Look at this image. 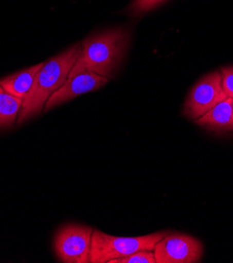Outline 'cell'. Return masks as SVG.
<instances>
[{"mask_svg":"<svg viewBox=\"0 0 233 263\" xmlns=\"http://www.w3.org/2000/svg\"><path fill=\"white\" fill-rule=\"evenodd\" d=\"M232 99V107H233V98H231Z\"/></svg>","mask_w":233,"mask_h":263,"instance_id":"5bb4252c","label":"cell"},{"mask_svg":"<svg viewBox=\"0 0 233 263\" xmlns=\"http://www.w3.org/2000/svg\"><path fill=\"white\" fill-rule=\"evenodd\" d=\"M195 124L214 134H233L232 99L228 97L195 120Z\"/></svg>","mask_w":233,"mask_h":263,"instance_id":"ba28073f","label":"cell"},{"mask_svg":"<svg viewBox=\"0 0 233 263\" xmlns=\"http://www.w3.org/2000/svg\"><path fill=\"white\" fill-rule=\"evenodd\" d=\"M129 42L131 33L125 29L109 30L88 37L83 41L81 54L68 78L82 71L113 78L124 59Z\"/></svg>","mask_w":233,"mask_h":263,"instance_id":"6da1fadb","label":"cell"},{"mask_svg":"<svg viewBox=\"0 0 233 263\" xmlns=\"http://www.w3.org/2000/svg\"><path fill=\"white\" fill-rule=\"evenodd\" d=\"M155 263H196L203 255V246L192 236L166 234L155 245Z\"/></svg>","mask_w":233,"mask_h":263,"instance_id":"8992f818","label":"cell"},{"mask_svg":"<svg viewBox=\"0 0 233 263\" xmlns=\"http://www.w3.org/2000/svg\"><path fill=\"white\" fill-rule=\"evenodd\" d=\"M165 2H167V0H133V3L128 8V12L135 17L141 16Z\"/></svg>","mask_w":233,"mask_h":263,"instance_id":"7c38bea8","label":"cell"},{"mask_svg":"<svg viewBox=\"0 0 233 263\" xmlns=\"http://www.w3.org/2000/svg\"><path fill=\"white\" fill-rule=\"evenodd\" d=\"M93 228L66 224L56 235L55 252L62 262L86 263L89 260Z\"/></svg>","mask_w":233,"mask_h":263,"instance_id":"277c9868","label":"cell"},{"mask_svg":"<svg viewBox=\"0 0 233 263\" xmlns=\"http://www.w3.org/2000/svg\"><path fill=\"white\" fill-rule=\"evenodd\" d=\"M21 105V98L9 93L0 86V128L11 127L16 123Z\"/></svg>","mask_w":233,"mask_h":263,"instance_id":"30bf717a","label":"cell"},{"mask_svg":"<svg viewBox=\"0 0 233 263\" xmlns=\"http://www.w3.org/2000/svg\"><path fill=\"white\" fill-rule=\"evenodd\" d=\"M166 232H159L139 237H117L94 230L89 253L91 263H109L113 259L131 255L138 251H153Z\"/></svg>","mask_w":233,"mask_h":263,"instance_id":"3957f363","label":"cell"},{"mask_svg":"<svg viewBox=\"0 0 233 263\" xmlns=\"http://www.w3.org/2000/svg\"><path fill=\"white\" fill-rule=\"evenodd\" d=\"M81 50V45L76 44L43 63L35 77L31 90L22 99L17 124L28 121L44 110L45 104L50 96L66 82Z\"/></svg>","mask_w":233,"mask_h":263,"instance_id":"7a4b0ae2","label":"cell"},{"mask_svg":"<svg viewBox=\"0 0 233 263\" xmlns=\"http://www.w3.org/2000/svg\"><path fill=\"white\" fill-rule=\"evenodd\" d=\"M222 74L218 71L205 76L190 90L184 106V115L190 120H198L217 104L227 99Z\"/></svg>","mask_w":233,"mask_h":263,"instance_id":"5b68a950","label":"cell"},{"mask_svg":"<svg viewBox=\"0 0 233 263\" xmlns=\"http://www.w3.org/2000/svg\"><path fill=\"white\" fill-rule=\"evenodd\" d=\"M221 74L222 85L226 95L230 98H233V66L223 68Z\"/></svg>","mask_w":233,"mask_h":263,"instance_id":"4fadbf2b","label":"cell"},{"mask_svg":"<svg viewBox=\"0 0 233 263\" xmlns=\"http://www.w3.org/2000/svg\"><path fill=\"white\" fill-rule=\"evenodd\" d=\"M109 263H155V258L152 251L144 250L121 258L113 259Z\"/></svg>","mask_w":233,"mask_h":263,"instance_id":"8fae6325","label":"cell"},{"mask_svg":"<svg viewBox=\"0 0 233 263\" xmlns=\"http://www.w3.org/2000/svg\"><path fill=\"white\" fill-rule=\"evenodd\" d=\"M109 79L92 71H82L67 78L66 82L47 100L44 110L47 111L58 105L68 102L78 96L97 90L104 86Z\"/></svg>","mask_w":233,"mask_h":263,"instance_id":"52a82bcc","label":"cell"},{"mask_svg":"<svg viewBox=\"0 0 233 263\" xmlns=\"http://www.w3.org/2000/svg\"><path fill=\"white\" fill-rule=\"evenodd\" d=\"M42 65L43 63L10 74L0 80V86L9 93L23 99L31 90L35 77Z\"/></svg>","mask_w":233,"mask_h":263,"instance_id":"9c48e42d","label":"cell"}]
</instances>
